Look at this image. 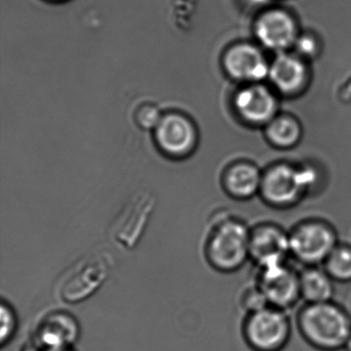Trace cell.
Instances as JSON below:
<instances>
[{"mask_svg": "<svg viewBox=\"0 0 351 351\" xmlns=\"http://www.w3.org/2000/svg\"><path fill=\"white\" fill-rule=\"evenodd\" d=\"M254 34L264 48L278 54L293 48L300 36L299 26L291 13L273 8L258 16Z\"/></svg>", "mask_w": 351, "mask_h": 351, "instance_id": "30bf717a", "label": "cell"}, {"mask_svg": "<svg viewBox=\"0 0 351 351\" xmlns=\"http://www.w3.org/2000/svg\"><path fill=\"white\" fill-rule=\"evenodd\" d=\"M316 180L312 168L278 164L263 174L260 194L270 206L289 208L305 196Z\"/></svg>", "mask_w": 351, "mask_h": 351, "instance_id": "5b68a950", "label": "cell"}, {"mask_svg": "<svg viewBox=\"0 0 351 351\" xmlns=\"http://www.w3.org/2000/svg\"><path fill=\"white\" fill-rule=\"evenodd\" d=\"M250 226L238 217H221L213 221L203 244L207 265L221 274L241 270L250 262Z\"/></svg>", "mask_w": 351, "mask_h": 351, "instance_id": "7a4b0ae2", "label": "cell"}, {"mask_svg": "<svg viewBox=\"0 0 351 351\" xmlns=\"http://www.w3.org/2000/svg\"><path fill=\"white\" fill-rule=\"evenodd\" d=\"M250 258L256 268L289 262L291 260L289 230L272 221L250 227Z\"/></svg>", "mask_w": 351, "mask_h": 351, "instance_id": "9c48e42d", "label": "cell"}, {"mask_svg": "<svg viewBox=\"0 0 351 351\" xmlns=\"http://www.w3.org/2000/svg\"><path fill=\"white\" fill-rule=\"evenodd\" d=\"M22 351H32V348H30V347L28 346L27 344H25V345H24V349ZM65 351H75V348H73V349H69V350H65Z\"/></svg>", "mask_w": 351, "mask_h": 351, "instance_id": "603a6c76", "label": "cell"}, {"mask_svg": "<svg viewBox=\"0 0 351 351\" xmlns=\"http://www.w3.org/2000/svg\"><path fill=\"white\" fill-rule=\"evenodd\" d=\"M291 260L303 267L322 266L340 242L336 228L322 219H306L289 230Z\"/></svg>", "mask_w": 351, "mask_h": 351, "instance_id": "277c9868", "label": "cell"}, {"mask_svg": "<svg viewBox=\"0 0 351 351\" xmlns=\"http://www.w3.org/2000/svg\"><path fill=\"white\" fill-rule=\"evenodd\" d=\"M223 66L231 79L252 84L268 77L270 63L258 47L240 43L226 51Z\"/></svg>", "mask_w": 351, "mask_h": 351, "instance_id": "7c38bea8", "label": "cell"}, {"mask_svg": "<svg viewBox=\"0 0 351 351\" xmlns=\"http://www.w3.org/2000/svg\"><path fill=\"white\" fill-rule=\"evenodd\" d=\"M162 116L159 108L152 102L139 104L134 112V121L141 129H155Z\"/></svg>", "mask_w": 351, "mask_h": 351, "instance_id": "ffe728a7", "label": "cell"}, {"mask_svg": "<svg viewBox=\"0 0 351 351\" xmlns=\"http://www.w3.org/2000/svg\"><path fill=\"white\" fill-rule=\"evenodd\" d=\"M80 336L75 316L65 310H53L40 318L26 344L32 351H65L73 349Z\"/></svg>", "mask_w": 351, "mask_h": 351, "instance_id": "52a82bcc", "label": "cell"}, {"mask_svg": "<svg viewBox=\"0 0 351 351\" xmlns=\"http://www.w3.org/2000/svg\"><path fill=\"white\" fill-rule=\"evenodd\" d=\"M295 324L304 342L318 351L343 350L351 332L350 313L334 300L303 303Z\"/></svg>", "mask_w": 351, "mask_h": 351, "instance_id": "6da1fadb", "label": "cell"}, {"mask_svg": "<svg viewBox=\"0 0 351 351\" xmlns=\"http://www.w3.org/2000/svg\"><path fill=\"white\" fill-rule=\"evenodd\" d=\"M233 106L244 122L266 126L277 116L278 100L271 88L261 83H252L236 93Z\"/></svg>", "mask_w": 351, "mask_h": 351, "instance_id": "8fae6325", "label": "cell"}, {"mask_svg": "<svg viewBox=\"0 0 351 351\" xmlns=\"http://www.w3.org/2000/svg\"><path fill=\"white\" fill-rule=\"evenodd\" d=\"M344 351H351V332L349 334L348 338H347L346 342H345L344 348H343Z\"/></svg>", "mask_w": 351, "mask_h": 351, "instance_id": "7402d4cb", "label": "cell"}, {"mask_svg": "<svg viewBox=\"0 0 351 351\" xmlns=\"http://www.w3.org/2000/svg\"><path fill=\"white\" fill-rule=\"evenodd\" d=\"M54 1H64V0H54Z\"/></svg>", "mask_w": 351, "mask_h": 351, "instance_id": "cb8c5ba5", "label": "cell"}, {"mask_svg": "<svg viewBox=\"0 0 351 351\" xmlns=\"http://www.w3.org/2000/svg\"><path fill=\"white\" fill-rule=\"evenodd\" d=\"M335 282L351 281V243L339 242L322 265Z\"/></svg>", "mask_w": 351, "mask_h": 351, "instance_id": "e0dca14e", "label": "cell"}, {"mask_svg": "<svg viewBox=\"0 0 351 351\" xmlns=\"http://www.w3.org/2000/svg\"><path fill=\"white\" fill-rule=\"evenodd\" d=\"M19 328V318L15 308L3 300L0 304V345L5 347L15 338Z\"/></svg>", "mask_w": 351, "mask_h": 351, "instance_id": "ac0fdd59", "label": "cell"}, {"mask_svg": "<svg viewBox=\"0 0 351 351\" xmlns=\"http://www.w3.org/2000/svg\"><path fill=\"white\" fill-rule=\"evenodd\" d=\"M263 176L254 164L238 162L225 171L223 186L232 198L246 200L260 193Z\"/></svg>", "mask_w": 351, "mask_h": 351, "instance_id": "5bb4252c", "label": "cell"}, {"mask_svg": "<svg viewBox=\"0 0 351 351\" xmlns=\"http://www.w3.org/2000/svg\"><path fill=\"white\" fill-rule=\"evenodd\" d=\"M335 281L322 266L303 267L300 270V291L303 303L332 301Z\"/></svg>", "mask_w": 351, "mask_h": 351, "instance_id": "9a60e30c", "label": "cell"}, {"mask_svg": "<svg viewBox=\"0 0 351 351\" xmlns=\"http://www.w3.org/2000/svg\"><path fill=\"white\" fill-rule=\"evenodd\" d=\"M155 139L160 151L168 157L186 158L190 156L198 143V130L192 119L178 112H170L162 116L155 128Z\"/></svg>", "mask_w": 351, "mask_h": 351, "instance_id": "ba28073f", "label": "cell"}, {"mask_svg": "<svg viewBox=\"0 0 351 351\" xmlns=\"http://www.w3.org/2000/svg\"><path fill=\"white\" fill-rule=\"evenodd\" d=\"M268 77L279 93L298 95L309 83V67L307 61L295 53H278L270 63Z\"/></svg>", "mask_w": 351, "mask_h": 351, "instance_id": "4fadbf2b", "label": "cell"}, {"mask_svg": "<svg viewBox=\"0 0 351 351\" xmlns=\"http://www.w3.org/2000/svg\"><path fill=\"white\" fill-rule=\"evenodd\" d=\"M293 48H295V54L307 60L317 55L319 45L312 34H304V36L300 34Z\"/></svg>", "mask_w": 351, "mask_h": 351, "instance_id": "44dd1931", "label": "cell"}, {"mask_svg": "<svg viewBox=\"0 0 351 351\" xmlns=\"http://www.w3.org/2000/svg\"><path fill=\"white\" fill-rule=\"evenodd\" d=\"M266 136L269 143L279 149H291L299 143L302 127L299 121L289 114L276 116L266 125Z\"/></svg>", "mask_w": 351, "mask_h": 351, "instance_id": "2e32d148", "label": "cell"}, {"mask_svg": "<svg viewBox=\"0 0 351 351\" xmlns=\"http://www.w3.org/2000/svg\"><path fill=\"white\" fill-rule=\"evenodd\" d=\"M240 332L252 351H283L293 335V322L289 311L267 306L244 314Z\"/></svg>", "mask_w": 351, "mask_h": 351, "instance_id": "3957f363", "label": "cell"}, {"mask_svg": "<svg viewBox=\"0 0 351 351\" xmlns=\"http://www.w3.org/2000/svg\"><path fill=\"white\" fill-rule=\"evenodd\" d=\"M239 305L244 314L252 313L270 306L262 289L254 280L242 289L239 295Z\"/></svg>", "mask_w": 351, "mask_h": 351, "instance_id": "d6986e66", "label": "cell"}, {"mask_svg": "<svg viewBox=\"0 0 351 351\" xmlns=\"http://www.w3.org/2000/svg\"><path fill=\"white\" fill-rule=\"evenodd\" d=\"M254 280L272 307L289 311L302 301L300 271L291 266L289 261L256 268Z\"/></svg>", "mask_w": 351, "mask_h": 351, "instance_id": "8992f818", "label": "cell"}]
</instances>
